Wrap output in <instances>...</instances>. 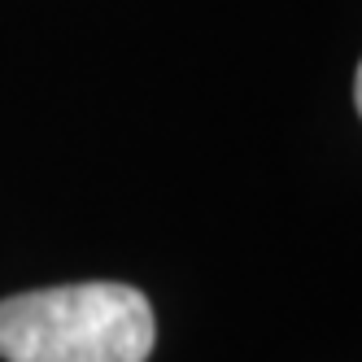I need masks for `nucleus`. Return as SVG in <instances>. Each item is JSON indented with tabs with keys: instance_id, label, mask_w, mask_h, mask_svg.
<instances>
[{
	"instance_id": "1",
	"label": "nucleus",
	"mask_w": 362,
	"mask_h": 362,
	"mask_svg": "<svg viewBox=\"0 0 362 362\" xmlns=\"http://www.w3.org/2000/svg\"><path fill=\"white\" fill-rule=\"evenodd\" d=\"M153 305L127 284H66L0 301L5 362H148Z\"/></svg>"
},
{
	"instance_id": "2",
	"label": "nucleus",
	"mask_w": 362,
	"mask_h": 362,
	"mask_svg": "<svg viewBox=\"0 0 362 362\" xmlns=\"http://www.w3.org/2000/svg\"><path fill=\"white\" fill-rule=\"evenodd\" d=\"M354 100H358V114H362V66H358V79H354Z\"/></svg>"
}]
</instances>
